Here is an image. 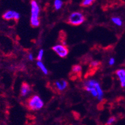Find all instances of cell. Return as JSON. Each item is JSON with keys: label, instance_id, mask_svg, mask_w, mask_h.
<instances>
[{"label": "cell", "instance_id": "6da1fadb", "mask_svg": "<svg viewBox=\"0 0 125 125\" xmlns=\"http://www.w3.org/2000/svg\"><path fill=\"white\" fill-rule=\"evenodd\" d=\"M31 24L32 27H38L40 24V21L39 19V14L40 12V8L36 1H31Z\"/></svg>", "mask_w": 125, "mask_h": 125}, {"label": "cell", "instance_id": "7a4b0ae2", "mask_svg": "<svg viewBox=\"0 0 125 125\" xmlns=\"http://www.w3.org/2000/svg\"><path fill=\"white\" fill-rule=\"evenodd\" d=\"M27 105L29 110L36 111L41 109L44 106V102L37 95H34L27 102Z\"/></svg>", "mask_w": 125, "mask_h": 125}, {"label": "cell", "instance_id": "3957f363", "mask_svg": "<svg viewBox=\"0 0 125 125\" xmlns=\"http://www.w3.org/2000/svg\"><path fill=\"white\" fill-rule=\"evenodd\" d=\"M85 20V18L82 13L80 12H74L69 16L68 22L73 26H78L82 24Z\"/></svg>", "mask_w": 125, "mask_h": 125}, {"label": "cell", "instance_id": "277c9868", "mask_svg": "<svg viewBox=\"0 0 125 125\" xmlns=\"http://www.w3.org/2000/svg\"><path fill=\"white\" fill-rule=\"evenodd\" d=\"M52 50L55 52H56L57 55H59L62 58L67 57V55L69 54V49L66 45H65L58 44L52 47Z\"/></svg>", "mask_w": 125, "mask_h": 125}, {"label": "cell", "instance_id": "5b68a950", "mask_svg": "<svg viewBox=\"0 0 125 125\" xmlns=\"http://www.w3.org/2000/svg\"><path fill=\"white\" fill-rule=\"evenodd\" d=\"M3 19L7 20V21L14 19V20L18 21L20 18V14L16 11L10 10V11H8L4 12L3 15Z\"/></svg>", "mask_w": 125, "mask_h": 125}, {"label": "cell", "instance_id": "8992f818", "mask_svg": "<svg viewBox=\"0 0 125 125\" xmlns=\"http://www.w3.org/2000/svg\"><path fill=\"white\" fill-rule=\"evenodd\" d=\"M54 88L58 91V92H62L66 89L68 86V83L66 80L63 79L57 80L54 83Z\"/></svg>", "mask_w": 125, "mask_h": 125}, {"label": "cell", "instance_id": "52a82bcc", "mask_svg": "<svg viewBox=\"0 0 125 125\" xmlns=\"http://www.w3.org/2000/svg\"><path fill=\"white\" fill-rule=\"evenodd\" d=\"M31 91L30 85L26 82H23L21 87V95L22 96H26L28 95Z\"/></svg>", "mask_w": 125, "mask_h": 125}, {"label": "cell", "instance_id": "ba28073f", "mask_svg": "<svg viewBox=\"0 0 125 125\" xmlns=\"http://www.w3.org/2000/svg\"><path fill=\"white\" fill-rule=\"evenodd\" d=\"M116 73L119 77L122 87H125V70L120 69L116 72Z\"/></svg>", "mask_w": 125, "mask_h": 125}, {"label": "cell", "instance_id": "9c48e42d", "mask_svg": "<svg viewBox=\"0 0 125 125\" xmlns=\"http://www.w3.org/2000/svg\"><path fill=\"white\" fill-rule=\"evenodd\" d=\"M95 87L96 89V91H97L98 92V98L99 100H101L102 99V98H103V91H102V88H101L99 83L98 82H96V83H95Z\"/></svg>", "mask_w": 125, "mask_h": 125}, {"label": "cell", "instance_id": "30bf717a", "mask_svg": "<svg viewBox=\"0 0 125 125\" xmlns=\"http://www.w3.org/2000/svg\"><path fill=\"white\" fill-rule=\"evenodd\" d=\"M72 74L75 75H80L82 72V67L79 65H75L72 67Z\"/></svg>", "mask_w": 125, "mask_h": 125}, {"label": "cell", "instance_id": "8fae6325", "mask_svg": "<svg viewBox=\"0 0 125 125\" xmlns=\"http://www.w3.org/2000/svg\"><path fill=\"white\" fill-rule=\"evenodd\" d=\"M37 66L40 68L41 70H42V72L44 74H47V73H48V70H47V69H46L45 65L43 64L42 62H41V61H38V62H37Z\"/></svg>", "mask_w": 125, "mask_h": 125}, {"label": "cell", "instance_id": "7c38bea8", "mask_svg": "<svg viewBox=\"0 0 125 125\" xmlns=\"http://www.w3.org/2000/svg\"><path fill=\"white\" fill-rule=\"evenodd\" d=\"M111 21L118 26H121L123 24L121 19L120 18H118V17H113L111 18Z\"/></svg>", "mask_w": 125, "mask_h": 125}, {"label": "cell", "instance_id": "4fadbf2b", "mask_svg": "<svg viewBox=\"0 0 125 125\" xmlns=\"http://www.w3.org/2000/svg\"><path fill=\"white\" fill-rule=\"evenodd\" d=\"M94 1H93V0H83L81 3L80 5L82 6H83V7H87V6L92 5L94 3Z\"/></svg>", "mask_w": 125, "mask_h": 125}, {"label": "cell", "instance_id": "5bb4252c", "mask_svg": "<svg viewBox=\"0 0 125 125\" xmlns=\"http://www.w3.org/2000/svg\"><path fill=\"white\" fill-rule=\"evenodd\" d=\"M62 4H63V3L61 0H56V1H54V7H55V10H60L61 7H62Z\"/></svg>", "mask_w": 125, "mask_h": 125}, {"label": "cell", "instance_id": "9a60e30c", "mask_svg": "<svg viewBox=\"0 0 125 125\" xmlns=\"http://www.w3.org/2000/svg\"><path fill=\"white\" fill-rule=\"evenodd\" d=\"M116 121L115 117H110L106 123V125H112Z\"/></svg>", "mask_w": 125, "mask_h": 125}, {"label": "cell", "instance_id": "2e32d148", "mask_svg": "<svg viewBox=\"0 0 125 125\" xmlns=\"http://www.w3.org/2000/svg\"><path fill=\"white\" fill-rule=\"evenodd\" d=\"M100 64V63L98 61H93L92 62H91L90 67L91 69H95V68L97 67Z\"/></svg>", "mask_w": 125, "mask_h": 125}, {"label": "cell", "instance_id": "e0dca14e", "mask_svg": "<svg viewBox=\"0 0 125 125\" xmlns=\"http://www.w3.org/2000/svg\"><path fill=\"white\" fill-rule=\"evenodd\" d=\"M43 54H44V51L42 49L40 50L39 52V54H38V56H37V59L38 60V61H41L42 59V57H43Z\"/></svg>", "mask_w": 125, "mask_h": 125}, {"label": "cell", "instance_id": "ac0fdd59", "mask_svg": "<svg viewBox=\"0 0 125 125\" xmlns=\"http://www.w3.org/2000/svg\"><path fill=\"white\" fill-rule=\"evenodd\" d=\"M115 63V59L114 58H111L110 59V61H109V64L110 65H113V64Z\"/></svg>", "mask_w": 125, "mask_h": 125}, {"label": "cell", "instance_id": "d6986e66", "mask_svg": "<svg viewBox=\"0 0 125 125\" xmlns=\"http://www.w3.org/2000/svg\"><path fill=\"white\" fill-rule=\"evenodd\" d=\"M28 58H29V59L30 61H32V60H33V56H32V55L31 54H29V56H28Z\"/></svg>", "mask_w": 125, "mask_h": 125}]
</instances>
